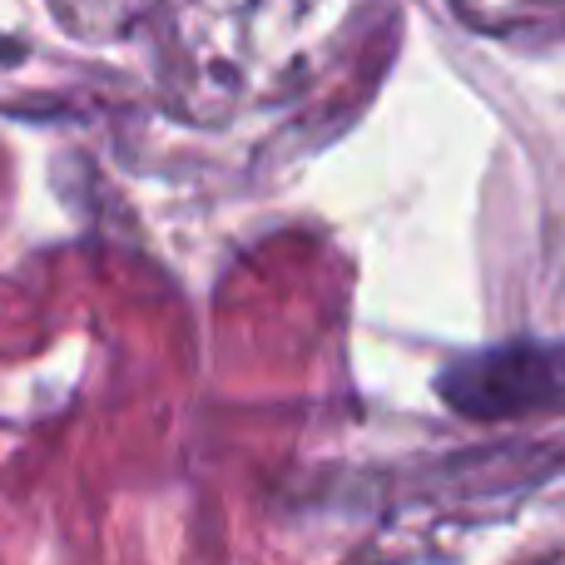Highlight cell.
Here are the masks:
<instances>
[{
  "mask_svg": "<svg viewBox=\"0 0 565 565\" xmlns=\"http://www.w3.org/2000/svg\"><path fill=\"white\" fill-rule=\"evenodd\" d=\"M437 392L467 417H521L565 402V342H507L447 362Z\"/></svg>",
  "mask_w": 565,
  "mask_h": 565,
  "instance_id": "cell-1",
  "label": "cell"
}]
</instances>
